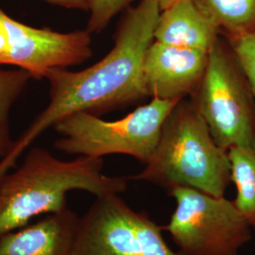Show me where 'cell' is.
Here are the masks:
<instances>
[{
  "mask_svg": "<svg viewBox=\"0 0 255 255\" xmlns=\"http://www.w3.org/2000/svg\"><path fill=\"white\" fill-rule=\"evenodd\" d=\"M79 217L68 206L0 236V255H72Z\"/></svg>",
  "mask_w": 255,
  "mask_h": 255,
  "instance_id": "10",
  "label": "cell"
},
{
  "mask_svg": "<svg viewBox=\"0 0 255 255\" xmlns=\"http://www.w3.org/2000/svg\"><path fill=\"white\" fill-rule=\"evenodd\" d=\"M190 101L220 147H255V97L225 38L219 37L210 49L205 73Z\"/></svg>",
  "mask_w": 255,
  "mask_h": 255,
  "instance_id": "4",
  "label": "cell"
},
{
  "mask_svg": "<svg viewBox=\"0 0 255 255\" xmlns=\"http://www.w3.org/2000/svg\"><path fill=\"white\" fill-rule=\"evenodd\" d=\"M30 79H33L32 76L23 69L7 70L0 67V162L14 145L9 132V112Z\"/></svg>",
  "mask_w": 255,
  "mask_h": 255,
  "instance_id": "14",
  "label": "cell"
},
{
  "mask_svg": "<svg viewBox=\"0 0 255 255\" xmlns=\"http://www.w3.org/2000/svg\"><path fill=\"white\" fill-rule=\"evenodd\" d=\"M16 160H17V157H16V156L9 153V155H7V156L0 162V178H1L4 174H6L8 172V170H9V168L16 162Z\"/></svg>",
  "mask_w": 255,
  "mask_h": 255,
  "instance_id": "18",
  "label": "cell"
},
{
  "mask_svg": "<svg viewBox=\"0 0 255 255\" xmlns=\"http://www.w3.org/2000/svg\"><path fill=\"white\" fill-rule=\"evenodd\" d=\"M163 227L117 194L96 197L79 218L72 255H183L165 243Z\"/></svg>",
  "mask_w": 255,
  "mask_h": 255,
  "instance_id": "7",
  "label": "cell"
},
{
  "mask_svg": "<svg viewBox=\"0 0 255 255\" xmlns=\"http://www.w3.org/2000/svg\"><path fill=\"white\" fill-rule=\"evenodd\" d=\"M134 0H90V17L87 30L100 33L109 25L110 21L119 12L127 9Z\"/></svg>",
  "mask_w": 255,
  "mask_h": 255,
  "instance_id": "15",
  "label": "cell"
},
{
  "mask_svg": "<svg viewBox=\"0 0 255 255\" xmlns=\"http://www.w3.org/2000/svg\"><path fill=\"white\" fill-rule=\"evenodd\" d=\"M225 39L241 64L255 99V34Z\"/></svg>",
  "mask_w": 255,
  "mask_h": 255,
  "instance_id": "16",
  "label": "cell"
},
{
  "mask_svg": "<svg viewBox=\"0 0 255 255\" xmlns=\"http://www.w3.org/2000/svg\"><path fill=\"white\" fill-rule=\"evenodd\" d=\"M49 4L64 7L66 9H80L89 11L90 0H42Z\"/></svg>",
  "mask_w": 255,
  "mask_h": 255,
  "instance_id": "17",
  "label": "cell"
},
{
  "mask_svg": "<svg viewBox=\"0 0 255 255\" xmlns=\"http://www.w3.org/2000/svg\"><path fill=\"white\" fill-rule=\"evenodd\" d=\"M209 51L153 41L144 60V84L152 99L182 101L191 96L205 73Z\"/></svg>",
  "mask_w": 255,
  "mask_h": 255,
  "instance_id": "9",
  "label": "cell"
},
{
  "mask_svg": "<svg viewBox=\"0 0 255 255\" xmlns=\"http://www.w3.org/2000/svg\"><path fill=\"white\" fill-rule=\"evenodd\" d=\"M130 179L151 182L167 192L188 187L224 197L232 182L228 150L215 142L190 100L183 99L164 120L145 168Z\"/></svg>",
  "mask_w": 255,
  "mask_h": 255,
  "instance_id": "3",
  "label": "cell"
},
{
  "mask_svg": "<svg viewBox=\"0 0 255 255\" xmlns=\"http://www.w3.org/2000/svg\"><path fill=\"white\" fill-rule=\"evenodd\" d=\"M167 193L177 206L163 230L182 255H237L251 241L252 227L234 201L188 187Z\"/></svg>",
  "mask_w": 255,
  "mask_h": 255,
  "instance_id": "6",
  "label": "cell"
},
{
  "mask_svg": "<svg viewBox=\"0 0 255 255\" xmlns=\"http://www.w3.org/2000/svg\"><path fill=\"white\" fill-rule=\"evenodd\" d=\"M157 2L158 6L161 10H164V9L169 8L170 6H172L173 4H175L176 2L180 1V0H154Z\"/></svg>",
  "mask_w": 255,
  "mask_h": 255,
  "instance_id": "19",
  "label": "cell"
},
{
  "mask_svg": "<svg viewBox=\"0 0 255 255\" xmlns=\"http://www.w3.org/2000/svg\"><path fill=\"white\" fill-rule=\"evenodd\" d=\"M228 153L237 187L234 202L255 232V147H233Z\"/></svg>",
  "mask_w": 255,
  "mask_h": 255,
  "instance_id": "13",
  "label": "cell"
},
{
  "mask_svg": "<svg viewBox=\"0 0 255 255\" xmlns=\"http://www.w3.org/2000/svg\"><path fill=\"white\" fill-rule=\"evenodd\" d=\"M224 38L255 34V0H193Z\"/></svg>",
  "mask_w": 255,
  "mask_h": 255,
  "instance_id": "12",
  "label": "cell"
},
{
  "mask_svg": "<svg viewBox=\"0 0 255 255\" xmlns=\"http://www.w3.org/2000/svg\"><path fill=\"white\" fill-rule=\"evenodd\" d=\"M87 29L59 32L34 27L10 17L0 8V65H14L41 80L53 69L67 68L90 59Z\"/></svg>",
  "mask_w": 255,
  "mask_h": 255,
  "instance_id": "8",
  "label": "cell"
},
{
  "mask_svg": "<svg viewBox=\"0 0 255 255\" xmlns=\"http://www.w3.org/2000/svg\"><path fill=\"white\" fill-rule=\"evenodd\" d=\"M160 13L154 0H141L135 7H128L114 35L115 45L100 62L78 72L58 68L47 74L49 103L15 146L24 151L48 128L76 113L100 116L147 98L144 60L154 41Z\"/></svg>",
  "mask_w": 255,
  "mask_h": 255,
  "instance_id": "1",
  "label": "cell"
},
{
  "mask_svg": "<svg viewBox=\"0 0 255 255\" xmlns=\"http://www.w3.org/2000/svg\"><path fill=\"white\" fill-rule=\"evenodd\" d=\"M102 169L103 158L62 161L43 147L31 148L15 171L0 178V236L27 226L37 217L61 212L72 190L96 197L126 191V178L107 176Z\"/></svg>",
  "mask_w": 255,
  "mask_h": 255,
  "instance_id": "2",
  "label": "cell"
},
{
  "mask_svg": "<svg viewBox=\"0 0 255 255\" xmlns=\"http://www.w3.org/2000/svg\"><path fill=\"white\" fill-rule=\"evenodd\" d=\"M219 37V29L193 0H180L161 10L154 30V41L204 51H210Z\"/></svg>",
  "mask_w": 255,
  "mask_h": 255,
  "instance_id": "11",
  "label": "cell"
},
{
  "mask_svg": "<svg viewBox=\"0 0 255 255\" xmlns=\"http://www.w3.org/2000/svg\"><path fill=\"white\" fill-rule=\"evenodd\" d=\"M179 101L152 99L115 121L89 113H76L53 126L61 135L55 148L68 154L97 158L128 155L146 164L158 144L164 120Z\"/></svg>",
  "mask_w": 255,
  "mask_h": 255,
  "instance_id": "5",
  "label": "cell"
}]
</instances>
